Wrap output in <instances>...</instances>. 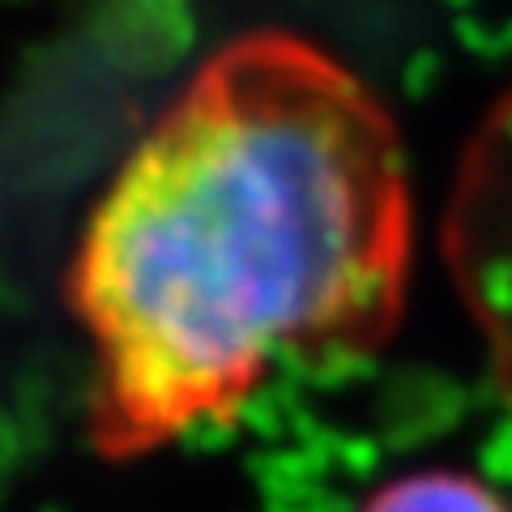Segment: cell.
Wrapping results in <instances>:
<instances>
[{"instance_id": "cell-1", "label": "cell", "mask_w": 512, "mask_h": 512, "mask_svg": "<svg viewBox=\"0 0 512 512\" xmlns=\"http://www.w3.org/2000/svg\"><path fill=\"white\" fill-rule=\"evenodd\" d=\"M410 261V167L380 94L291 30L227 39L77 235L94 453L141 461L235 423L282 367L376 355L402 325Z\"/></svg>"}, {"instance_id": "cell-2", "label": "cell", "mask_w": 512, "mask_h": 512, "mask_svg": "<svg viewBox=\"0 0 512 512\" xmlns=\"http://www.w3.org/2000/svg\"><path fill=\"white\" fill-rule=\"evenodd\" d=\"M448 265L512 414V82L461 163L448 210Z\"/></svg>"}, {"instance_id": "cell-3", "label": "cell", "mask_w": 512, "mask_h": 512, "mask_svg": "<svg viewBox=\"0 0 512 512\" xmlns=\"http://www.w3.org/2000/svg\"><path fill=\"white\" fill-rule=\"evenodd\" d=\"M355 512H512L483 478L461 470H414L380 483Z\"/></svg>"}]
</instances>
